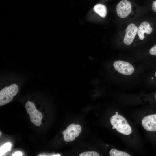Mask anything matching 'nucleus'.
<instances>
[{
    "instance_id": "obj_5",
    "label": "nucleus",
    "mask_w": 156,
    "mask_h": 156,
    "mask_svg": "<svg viewBox=\"0 0 156 156\" xmlns=\"http://www.w3.org/2000/svg\"><path fill=\"white\" fill-rule=\"evenodd\" d=\"M131 3L127 0L120 1L117 4L116 12L118 16L120 18L127 17L131 12Z\"/></svg>"
},
{
    "instance_id": "obj_7",
    "label": "nucleus",
    "mask_w": 156,
    "mask_h": 156,
    "mask_svg": "<svg viewBox=\"0 0 156 156\" xmlns=\"http://www.w3.org/2000/svg\"><path fill=\"white\" fill-rule=\"evenodd\" d=\"M142 124L146 130L149 131H156V114L149 115L144 117Z\"/></svg>"
},
{
    "instance_id": "obj_13",
    "label": "nucleus",
    "mask_w": 156,
    "mask_h": 156,
    "mask_svg": "<svg viewBox=\"0 0 156 156\" xmlns=\"http://www.w3.org/2000/svg\"><path fill=\"white\" fill-rule=\"evenodd\" d=\"M149 53L151 55L156 56V44L151 48Z\"/></svg>"
},
{
    "instance_id": "obj_9",
    "label": "nucleus",
    "mask_w": 156,
    "mask_h": 156,
    "mask_svg": "<svg viewBox=\"0 0 156 156\" xmlns=\"http://www.w3.org/2000/svg\"><path fill=\"white\" fill-rule=\"evenodd\" d=\"M93 9L94 11L102 17L105 18L106 16L107 8L104 5L102 4H97L94 6Z\"/></svg>"
},
{
    "instance_id": "obj_12",
    "label": "nucleus",
    "mask_w": 156,
    "mask_h": 156,
    "mask_svg": "<svg viewBox=\"0 0 156 156\" xmlns=\"http://www.w3.org/2000/svg\"><path fill=\"white\" fill-rule=\"evenodd\" d=\"M79 156H99V153L94 151H86L82 153Z\"/></svg>"
},
{
    "instance_id": "obj_16",
    "label": "nucleus",
    "mask_w": 156,
    "mask_h": 156,
    "mask_svg": "<svg viewBox=\"0 0 156 156\" xmlns=\"http://www.w3.org/2000/svg\"><path fill=\"white\" fill-rule=\"evenodd\" d=\"M116 114V115L118 114V112H115Z\"/></svg>"
},
{
    "instance_id": "obj_15",
    "label": "nucleus",
    "mask_w": 156,
    "mask_h": 156,
    "mask_svg": "<svg viewBox=\"0 0 156 156\" xmlns=\"http://www.w3.org/2000/svg\"><path fill=\"white\" fill-rule=\"evenodd\" d=\"M152 9L154 11L156 12V1H154L153 3Z\"/></svg>"
},
{
    "instance_id": "obj_17",
    "label": "nucleus",
    "mask_w": 156,
    "mask_h": 156,
    "mask_svg": "<svg viewBox=\"0 0 156 156\" xmlns=\"http://www.w3.org/2000/svg\"><path fill=\"white\" fill-rule=\"evenodd\" d=\"M112 129H115V128H114V127H112Z\"/></svg>"
},
{
    "instance_id": "obj_3",
    "label": "nucleus",
    "mask_w": 156,
    "mask_h": 156,
    "mask_svg": "<svg viewBox=\"0 0 156 156\" xmlns=\"http://www.w3.org/2000/svg\"><path fill=\"white\" fill-rule=\"evenodd\" d=\"M25 108L30 115L31 121L36 126H40L43 118L42 115L36 109L34 103L30 101H27L25 105Z\"/></svg>"
},
{
    "instance_id": "obj_2",
    "label": "nucleus",
    "mask_w": 156,
    "mask_h": 156,
    "mask_svg": "<svg viewBox=\"0 0 156 156\" xmlns=\"http://www.w3.org/2000/svg\"><path fill=\"white\" fill-rule=\"evenodd\" d=\"M19 90L18 86L12 84L5 87L0 91V106L5 105L11 102Z\"/></svg>"
},
{
    "instance_id": "obj_6",
    "label": "nucleus",
    "mask_w": 156,
    "mask_h": 156,
    "mask_svg": "<svg viewBox=\"0 0 156 156\" xmlns=\"http://www.w3.org/2000/svg\"><path fill=\"white\" fill-rule=\"evenodd\" d=\"M138 29V27L133 23L130 24L128 26L123 39L125 44L127 45L131 44L137 33Z\"/></svg>"
},
{
    "instance_id": "obj_10",
    "label": "nucleus",
    "mask_w": 156,
    "mask_h": 156,
    "mask_svg": "<svg viewBox=\"0 0 156 156\" xmlns=\"http://www.w3.org/2000/svg\"><path fill=\"white\" fill-rule=\"evenodd\" d=\"M109 155L111 156H130L127 153L119 151L118 150L112 149L109 152Z\"/></svg>"
},
{
    "instance_id": "obj_18",
    "label": "nucleus",
    "mask_w": 156,
    "mask_h": 156,
    "mask_svg": "<svg viewBox=\"0 0 156 156\" xmlns=\"http://www.w3.org/2000/svg\"><path fill=\"white\" fill-rule=\"evenodd\" d=\"M155 77H156V72H155Z\"/></svg>"
},
{
    "instance_id": "obj_8",
    "label": "nucleus",
    "mask_w": 156,
    "mask_h": 156,
    "mask_svg": "<svg viewBox=\"0 0 156 156\" xmlns=\"http://www.w3.org/2000/svg\"><path fill=\"white\" fill-rule=\"evenodd\" d=\"M152 30V28L150 27V24L148 22H142L138 29L137 34L139 39L141 40H143L144 38V33L150 34Z\"/></svg>"
},
{
    "instance_id": "obj_4",
    "label": "nucleus",
    "mask_w": 156,
    "mask_h": 156,
    "mask_svg": "<svg viewBox=\"0 0 156 156\" xmlns=\"http://www.w3.org/2000/svg\"><path fill=\"white\" fill-rule=\"evenodd\" d=\"M113 66L117 71L125 75H130L134 70L133 67L131 64L124 61H116L114 62Z\"/></svg>"
},
{
    "instance_id": "obj_11",
    "label": "nucleus",
    "mask_w": 156,
    "mask_h": 156,
    "mask_svg": "<svg viewBox=\"0 0 156 156\" xmlns=\"http://www.w3.org/2000/svg\"><path fill=\"white\" fill-rule=\"evenodd\" d=\"M12 144L10 142H8L5 144L0 147V155H3L5 153L8 151L11 150Z\"/></svg>"
},
{
    "instance_id": "obj_19",
    "label": "nucleus",
    "mask_w": 156,
    "mask_h": 156,
    "mask_svg": "<svg viewBox=\"0 0 156 156\" xmlns=\"http://www.w3.org/2000/svg\"><path fill=\"white\" fill-rule=\"evenodd\" d=\"M155 99H156V94H155Z\"/></svg>"
},
{
    "instance_id": "obj_20",
    "label": "nucleus",
    "mask_w": 156,
    "mask_h": 156,
    "mask_svg": "<svg viewBox=\"0 0 156 156\" xmlns=\"http://www.w3.org/2000/svg\"><path fill=\"white\" fill-rule=\"evenodd\" d=\"M106 146H109V145H106Z\"/></svg>"
},
{
    "instance_id": "obj_1",
    "label": "nucleus",
    "mask_w": 156,
    "mask_h": 156,
    "mask_svg": "<svg viewBox=\"0 0 156 156\" xmlns=\"http://www.w3.org/2000/svg\"><path fill=\"white\" fill-rule=\"evenodd\" d=\"M110 121L113 127L120 133L126 135L131 133V127L122 116L119 114L114 115L111 118Z\"/></svg>"
},
{
    "instance_id": "obj_14",
    "label": "nucleus",
    "mask_w": 156,
    "mask_h": 156,
    "mask_svg": "<svg viewBox=\"0 0 156 156\" xmlns=\"http://www.w3.org/2000/svg\"><path fill=\"white\" fill-rule=\"evenodd\" d=\"M22 155V153L20 151L16 152L12 155L13 156H21Z\"/></svg>"
}]
</instances>
